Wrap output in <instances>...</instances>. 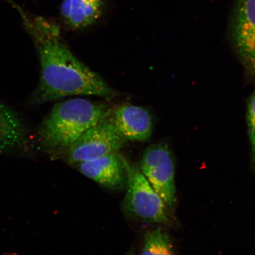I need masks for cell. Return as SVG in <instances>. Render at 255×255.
Segmentation results:
<instances>
[{"label":"cell","mask_w":255,"mask_h":255,"mask_svg":"<svg viewBox=\"0 0 255 255\" xmlns=\"http://www.w3.org/2000/svg\"><path fill=\"white\" fill-rule=\"evenodd\" d=\"M17 9L40 60V81L32 95V103L41 104L72 95L113 97V89L103 78L76 58L63 42L58 25Z\"/></svg>","instance_id":"1"},{"label":"cell","mask_w":255,"mask_h":255,"mask_svg":"<svg viewBox=\"0 0 255 255\" xmlns=\"http://www.w3.org/2000/svg\"><path fill=\"white\" fill-rule=\"evenodd\" d=\"M113 113L110 105L84 98L56 104L41 123L37 138L44 150L62 154L89 129Z\"/></svg>","instance_id":"2"},{"label":"cell","mask_w":255,"mask_h":255,"mask_svg":"<svg viewBox=\"0 0 255 255\" xmlns=\"http://www.w3.org/2000/svg\"><path fill=\"white\" fill-rule=\"evenodd\" d=\"M127 192L124 208L127 215L145 223L167 225L170 223L169 210L163 200L146 179L138 167L126 159Z\"/></svg>","instance_id":"3"},{"label":"cell","mask_w":255,"mask_h":255,"mask_svg":"<svg viewBox=\"0 0 255 255\" xmlns=\"http://www.w3.org/2000/svg\"><path fill=\"white\" fill-rule=\"evenodd\" d=\"M127 141L110 117L86 132L64 152V156L70 164H77L118 152Z\"/></svg>","instance_id":"4"},{"label":"cell","mask_w":255,"mask_h":255,"mask_svg":"<svg viewBox=\"0 0 255 255\" xmlns=\"http://www.w3.org/2000/svg\"><path fill=\"white\" fill-rule=\"evenodd\" d=\"M139 168L169 210L173 209L176 203L175 164L173 155L166 143H155L146 148Z\"/></svg>","instance_id":"5"},{"label":"cell","mask_w":255,"mask_h":255,"mask_svg":"<svg viewBox=\"0 0 255 255\" xmlns=\"http://www.w3.org/2000/svg\"><path fill=\"white\" fill-rule=\"evenodd\" d=\"M233 41L247 71L255 76V0H237L232 12Z\"/></svg>","instance_id":"6"},{"label":"cell","mask_w":255,"mask_h":255,"mask_svg":"<svg viewBox=\"0 0 255 255\" xmlns=\"http://www.w3.org/2000/svg\"><path fill=\"white\" fill-rule=\"evenodd\" d=\"M78 170L85 176L110 190L126 186V159L119 152H113L94 160L77 164Z\"/></svg>","instance_id":"7"},{"label":"cell","mask_w":255,"mask_h":255,"mask_svg":"<svg viewBox=\"0 0 255 255\" xmlns=\"http://www.w3.org/2000/svg\"><path fill=\"white\" fill-rule=\"evenodd\" d=\"M110 119L127 141H145L153 129L152 118L148 110L136 105H121L113 112Z\"/></svg>","instance_id":"8"},{"label":"cell","mask_w":255,"mask_h":255,"mask_svg":"<svg viewBox=\"0 0 255 255\" xmlns=\"http://www.w3.org/2000/svg\"><path fill=\"white\" fill-rule=\"evenodd\" d=\"M105 0H63L60 15L63 23L73 30L93 25L103 15Z\"/></svg>","instance_id":"9"},{"label":"cell","mask_w":255,"mask_h":255,"mask_svg":"<svg viewBox=\"0 0 255 255\" xmlns=\"http://www.w3.org/2000/svg\"><path fill=\"white\" fill-rule=\"evenodd\" d=\"M27 139V130L17 113L0 104V152L23 147Z\"/></svg>","instance_id":"10"},{"label":"cell","mask_w":255,"mask_h":255,"mask_svg":"<svg viewBox=\"0 0 255 255\" xmlns=\"http://www.w3.org/2000/svg\"><path fill=\"white\" fill-rule=\"evenodd\" d=\"M140 255H175L170 236L161 229L148 231Z\"/></svg>","instance_id":"11"},{"label":"cell","mask_w":255,"mask_h":255,"mask_svg":"<svg viewBox=\"0 0 255 255\" xmlns=\"http://www.w3.org/2000/svg\"><path fill=\"white\" fill-rule=\"evenodd\" d=\"M247 122L252 150L255 160V89L248 104Z\"/></svg>","instance_id":"12"},{"label":"cell","mask_w":255,"mask_h":255,"mask_svg":"<svg viewBox=\"0 0 255 255\" xmlns=\"http://www.w3.org/2000/svg\"><path fill=\"white\" fill-rule=\"evenodd\" d=\"M127 255H135L134 253H133V252H130Z\"/></svg>","instance_id":"13"}]
</instances>
